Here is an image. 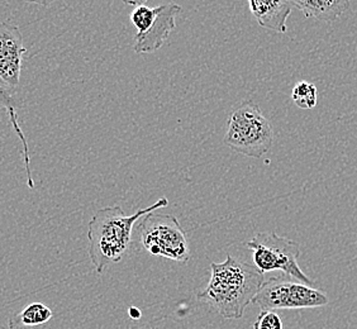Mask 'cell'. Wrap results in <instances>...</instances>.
<instances>
[{
	"instance_id": "1",
	"label": "cell",
	"mask_w": 357,
	"mask_h": 329,
	"mask_svg": "<svg viewBox=\"0 0 357 329\" xmlns=\"http://www.w3.org/2000/svg\"><path fill=\"white\" fill-rule=\"evenodd\" d=\"M264 282L261 271L227 254L223 262L211 263L209 282L197 296L225 319H241Z\"/></svg>"
},
{
	"instance_id": "2",
	"label": "cell",
	"mask_w": 357,
	"mask_h": 329,
	"mask_svg": "<svg viewBox=\"0 0 357 329\" xmlns=\"http://www.w3.org/2000/svg\"><path fill=\"white\" fill-rule=\"evenodd\" d=\"M169 200L165 197L152 206L127 215L121 206H105L91 217L88 224L90 261L99 275L103 274L110 263H117L128 254L132 245L133 228L144 215L165 208Z\"/></svg>"
},
{
	"instance_id": "3",
	"label": "cell",
	"mask_w": 357,
	"mask_h": 329,
	"mask_svg": "<svg viewBox=\"0 0 357 329\" xmlns=\"http://www.w3.org/2000/svg\"><path fill=\"white\" fill-rule=\"evenodd\" d=\"M225 144L248 158L266 155L274 142V130L257 104L246 100L236 107L227 122Z\"/></svg>"
},
{
	"instance_id": "4",
	"label": "cell",
	"mask_w": 357,
	"mask_h": 329,
	"mask_svg": "<svg viewBox=\"0 0 357 329\" xmlns=\"http://www.w3.org/2000/svg\"><path fill=\"white\" fill-rule=\"evenodd\" d=\"M141 220L137 238L144 251L183 263L190 260L188 237L175 215L152 212Z\"/></svg>"
},
{
	"instance_id": "5",
	"label": "cell",
	"mask_w": 357,
	"mask_h": 329,
	"mask_svg": "<svg viewBox=\"0 0 357 329\" xmlns=\"http://www.w3.org/2000/svg\"><path fill=\"white\" fill-rule=\"evenodd\" d=\"M246 246L252 251L255 268L262 274L282 271L298 282L313 286V280L303 273L298 263L301 246L296 240L280 237L275 232H260L248 240Z\"/></svg>"
},
{
	"instance_id": "6",
	"label": "cell",
	"mask_w": 357,
	"mask_h": 329,
	"mask_svg": "<svg viewBox=\"0 0 357 329\" xmlns=\"http://www.w3.org/2000/svg\"><path fill=\"white\" fill-rule=\"evenodd\" d=\"M181 7L175 3L158 7H136L131 13V22L136 28L133 49L136 54H152L164 46L176 27V17Z\"/></svg>"
},
{
	"instance_id": "7",
	"label": "cell",
	"mask_w": 357,
	"mask_h": 329,
	"mask_svg": "<svg viewBox=\"0 0 357 329\" xmlns=\"http://www.w3.org/2000/svg\"><path fill=\"white\" fill-rule=\"evenodd\" d=\"M252 303L262 310L276 312L282 309L319 308L327 305L330 299L322 291L298 280L274 277L262 284Z\"/></svg>"
},
{
	"instance_id": "8",
	"label": "cell",
	"mask_w": 357,
	"mask_h": 329,
	"mask_svg": "<svg viewBox=\"0 0 357 329\" xmlns=\"http://www.w3.org/2000/svg\"><path fill=\"white\" fill-rule=\"evenodd\" d=\"M27 49L21 29L9 22L0 23V86L8 93L18 89L22 62Z\"/></svg>"
},
{
	"instance_id": "9",
	"label": "cell",
	"mask_w": 357,
	"mask_h": 329,
	"mask_svg": "<svg viewBox=\"0 0 357 329\" xmlns=\"http://www.w3.org/2000/svg\"><path fill=\"white\" fill-rule=\"evenodd\" d=\"M248 8L262 28L278 33L287 32V21L291 13L289 0H248Z\"/></svg>"
},
{
	"instance_id": "10",
	"label": "cell",
	"mask_w": 357,
	"mask_h": 329,
	"mask_svg": "<svg viewBox=\"0 0 357 329\" xmlns=\"http://www.w3.org/2000/svg\"><path fill=\"white\" fill-rule=\"evenodd\" d=\"M291 6L302 10L305 17L318 21L338 20L350 7V0H289Z\"/></svg>"
},
{
	"instance_id": "11",
	"label": "cell",
	"mask_w": 357,
	"mask_h": 329,
	"mask_svg": "<svg viewBox=\"0 0 357 329\" xmlns=\"http://www.w3.org/2000/svg\"><path fill=\"white\" fill-rule=\"evenodd\" d=\"M52 316V310L43 303H31L9 319V329L33 328L43 326L50 322Z\"/></svg>"
},
{
	"instance_id": "12",
	"label": "cell",
	"mask_w": 357,
	"mask_h": 329,
	"mask_svg": "<svg viewBox=\"0 0 357 329\" xmlns=\"http://www.w3.org/2000/svg\"><path fill=\"white\" fill-rule=\"evenodd\" d=\"M291 99L301 109H313L318 100L316 85L310 82H298L291 91Z\"/></svg>"
},
{
	"instance_id": "13",
	"label": "cell",
	"mask_w": 357,
	"mask_h": 329,
	"mask_svg": "<svg viewBox=\"0 0 357 329\" xmlns=\"http://www.w3.org/2000/svg\"><path fill=\"white\" fill-rule=\"evenodd\" d=\"M282 316L275 310H261L252 329H282Z\"/></svg>"
},
{
	"instance_id": "14",
	"label": "cell",
	"mask_w": 357,
	"mask_h": 329,
	"mask_svg": "<svg viewBox=\"0 0 357 329\" xmlns=\"http://www.w3.org/2000/svg\"><path fill=\"white\" fill-rule=\"evenodd\" d=\"M23 1L31 3V4L42 6V7H50L52 3H55L56 0H23Z\"/></svg>"
},
{
	"instance_id": "15",
	"label": "cell",
	"mask_w": 357,
	"mask_h": 329,
	"mask_svg": "<svg viewBox=\"0 0 357 329\" xmlns=\"http://www.w3.org/2000/svg\"><path fill=\"white\" fill-rule=\"evenodd\" d=\"M126 6H133V7H141L144 6L147 0H122Z\"/></svg>"
},
{
	"instance_id": "16",
	"label": "cell",
	"mask_w": 357,
	"mask_h": 329,
	"mask_svg": "<svg viewBox=\"0 0 357 329\" xmlns=\"http://www.w3.org/2000/svg\"><path fill=\"white\" fill-rule=\"evenodd\" d=\"M130 316H131L133 319H139V318H141V312H139L137 308L132 307V308L130 309Z\"/></svg>"
},
{
	"instance_id": "17",
	"label": "cell",
	"mask_w": 357,
	"mask_h": 329,
	"mask_svg": "<svg viewBox=\"0 0 357 329\" xmlns=\"http://www.w3.org/2000/svg\"><path fill=\"white\" fill-rule=\"evenodd\" d=\"M131 329H152V328H149V327H133V328H131Z\"/></svg>"
}]
</instances>
